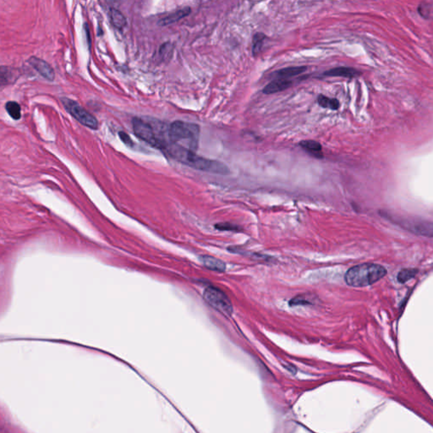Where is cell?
I'll return each instance as SVG.
<instances>
[{"mask_svg": "<svg viewBox=\"0 0 433 433\" xmlns=\"http://www.w3.org/2000/svg\"><path fill=\"white\" fill-rule=\"evenodd\" d=\"M203 265L210 270L215 271L218 273H222L226 270V264L222 260L218 259L211 256H202L201 257Z\"/></svg>", "mask_w": 433, "mask_h": 433, "instance_id": "obj_12", "label": "cell"}, {"mask_svg": "<svg viewBox=\"0 0 433 433\" xmlns=\"http://www.w3.org/2000/svg\"><path fill=\"white\" fill-rule=\"evenodd\" d=\"M299 145L309 154L312 155V157L316 158H323V147L318 141H312V140L302 141Z\"/></svg>", "mask_w": 433, "mask_h": 433, "instance_id": "obj_14", "label": "cell"}, {"mask_svg": "<svg viewBox=\"0 0 433 433\" xmlns=\"http://www.w3.org/2000/svg\"><path fill=\"white\" fill-rule=\"evenodd\" d=\"M384 218H388L393 223L415 235L424 237L433 238V223L421 218H409L402 216H395L393 213H384Z\"/></svg>", "mask_w": 433, "mask_h": 433, "instance_id": "obj_4", "label": "cell"}, {"mask_svg": "<svg viewBox=\"0 0 433 433\" xmlns=\"http://www.w3.org/2000/svg\"><path fill=\"white\" fill-rule=\"evenodd\" d=\"M318 102L322 108H329L332 110H337L340 108V102L336 98H330L324 95H319L318 97Z\"/></svg>", "mask_w": 433, "mask_h": 433, "instance_id": "obj_16", "label": "cell"}, {"mask_svg": "<svg viewBox=\"0 0 433 433\" xmlns=\"http://www.w3.org/2000/svg\"><path fill=\"white\" fill-rule=\"evenodd\" d=\"M163 150L174 160L197 170L221 175L230 174V169L224 163L197 156L196 152L184 146H179L178 144L167 142Z\"/></svg>", "mask_w": 433, "mask_h": 433, "instance_id": "obj_1", "label": "cell"}, {"mask_svg": "<svg viewBox=\"0 0 433 433\" xmlns=\"http://www.w3.org/2000/svg\"><path fill=\"white\" fill-rule=\"evenodd\" d=\"M386 274L384 266L367 262L350 268L345 273V279L351 287H367L381 280Z\"/></svg>", "mask_w": 433, "mask_h": 433, "instance_id": "obj_2", "label": "cell"}, {"mask_svg": "<svg viewBox=\"0 0 433 433\" xmlns=\"http://www.w3.org/2000/svg\"><path fill=\"white\" fill-rule=\"evenodd\" d=\"M191 11V8H189V7H185V8L179 9L172 14H168L167 16L163 17V19L159 20L158 25H161V26L171 25L173 23L177 22L179 19H183L184 17L189 15Z\"/></svg>", "mask_w": 433, "mask_h": 433, "instance_id": "obj_11", "label": "cell"}, {"mask_svg": "<svg viewBox=\"0 0 433 433\" xmlns=\"http://www.w3.org/2000/svg\"><path fill=\"white\" fill-rule=\"evenodd\" d=\"M28 63L30 66L33 67L34 69H36V71L38 72L39 74L42 77L45 78L46 80H49V81H52L54 80V78H55L54 70L46 61L42 60L41 58H36V57H30L28 59Z\"/></svg>", "mask_w": 433, "mask_h": 433, "instance_id": "obj_8", "label": "cell"}, {"mask_svg": "<svg viewBox=\"0 0 433 433\" xmlns=\"http://www.w3.org/2000/svg\"><path fill=\"white\" fill-rule=\"evenodd\" d=\"M119 136L120 140H121V141H123L126 146H130V147H132V146H134V142H133L132 139L130 138V135L126 134V133L124 132V131H119Z\"/></svg>", "mask_w": 433, "mask_h": 433, "instance_id": "obj_20", "label": "cell"}, {"mask_svg": "<svg viewBox=\"0 0 433 433\" xmlns=\"http://www.w3.org/2000/svg\"><path fill=\"white\" fill-rule=\"evenodd\" d=\"M360 72L353 68L350 67H338L334 69H329L323 73V76L329 77H345L354 78L360 75Z\"/></svg>", "mask_w": 433, "mask_h": 433, "instance_id": "obj_9", "label": "cell"}, {"mask_svg": "<svg viewBox=\"0 0 433 433\" xmlns=\"http://www.w3.org/2000/svg\"><path fill=\"white\" fill-rule=\"evenodd\" d=\"M132 127L135 135L152 147L163 150L167 143L157 136L154 129L149 123L143 121L140 118L135 117L132 119Z\"/></svg>", "mask_w": 433, "mask_h": 433, "instance_id": "obj_5", "label": "cell"}, {"mask_svg": "<svg viewBox=\"0 0 433 433\" xmlns=\"http://www.w3.org/2000/svg\"><path fill=\"white\" fill-rule=\"evenodd\" d=\"M5 109L8 115L11 117L14 120H19L21 117V108L19 103L14 101H9L6 102Z\"/></svg>", "mask_w": 433, "mask_h": 433, "instance_id": "obj_17", "label": "cell"}, {"mask_svg": "<svg viewBox=\"0 0 433 433\" xmlns=\"http://www.w3.org/2000/svg\"><path fill=\"white\" fill-rule=\"evenodd\" d=\"M61 102L64 105L67 112L71 114L77 121L80 122L84 126L90 128L91 130H97L98 121L91 115L88 111L82 108L77 102L68 97H61Z\"/></svg>", "mask_w": 433, "mask_h": 433, "instance_id": "obj_6", "label": "cell"}, {"mask_svg": "<svg viewBox=\"0 0 433 433\" xmlns=\"http://www.w3.org/2000/svg\"><path fill=\"white\" fill-rule=\"evenodd\" d=\"M168 139L171 143L178 144L196 152L198 148L200 127L198 124L174 121L168 128Z\"/></svg>", "mask_w": 433, "mask_h": 433, "instance_id": "obj_3", "label": "cell"}, {"mask_svg": "<svg viewBox=\"0 0 433 433\" xmlns=\"http://www.w3.org/2000/svg\"><path fill=\"white\" fill-rule=\"evenodd\" d=\"M109 16H110L111 22L113 24V26H115L117 29L121 30L127 24V21H126L124 14L116 8H110Z\"/></svg>", "mask_w": 433, "mask_h": 433, "instance_id": "obj_15", "label": "cell"}, {"mask_svg": "<svg viewBox=\"0 0 433 433\" xmlns=\"http://www.w3.org/2000/svg\"><path fill=\"white\" fill-rule=\"evenodd\" d=\"M306 69L307 68L306 66L290 67V68H284L273 72L272 75L273 77L277 78L278 80H287L288 78L301 75L304 72H306Z\"/></svg>", "mask_w": 433, "mask_h": 433, "instance_id": "obj_10", "label": "cell"}, {"mask_svg": "<svg viewBox=\"0 0 433 433\" xmlns=\"http://www.w3.org/2000/svg\"><path fill=\"white\" fill-rule=\"evenodd\" d=\"M418 273L417 269L415 268H405L400 271V273H398L397 279L399 283L405 284L411 279H413L417 273Z\"/></svg>", "mask_w": 433, "mask_h": 433, "instance_id": "obj_19", "label": "cell"}, {"mask_svg": "<svg viewBox=\"0 0 433 433\" xmlns=\"http://www.w3.org/2000/svg\"><path fill=\"white\" fill-rule=\"evenodd\" d=\"M203 296L210 306L225 317H230L233 314L231 301L222 290L215 287H208L205 290Z\"/></svg>", "mask_w": 433, "mask_h": 433, "instance_id": "obj_7", "label": "cell"}, {"mask_svg": "<svg viewBox=\"0 0 433 433\" xmlns=\"http://www.w3.org/2000/svg\"><path fill=\"white\" fill-rule=\"evenodd\" d=\"M216 229H221V230H234L235 231L237 229V226L229 224H219L216 225Z\"/></svg>", "mask_w": 433, "mask_h": 433, "instance_id": "obj_21", "label": "cell"}, {"mask_svg": "<svg viewBox=\"0 0 433 433\" xmlns=\"http://www.w3.org/2000/svg\"><path fill=\"white\" fill-rule=\"evenodd\" d=\"M266 35L262 32H257L253 36V43H252V54L253 56H257L262 51V46L264 43Z\"/></svg>", "mask_w": 433, "mask_h": 433, "instance_id": "obj_18", "label": "cell"}, {"mask_svg": "<svg viewBox=\"0 0 433 433\" xmlns=\"http://www.w3.org/2000/svg\"><path fill=\"white\" fill-rule=\"evenodd\" d=\"M292 86V81L289 80H273L272 82L268 84L267 86L263 88L262 92L263 93L273 94L279 92V91H284L286 89L289 88Z\"/></svg>", "mask_w": 433, "mask_h": 433, "instance_id": "obj_13", "label": "cell"}]
</instances>
